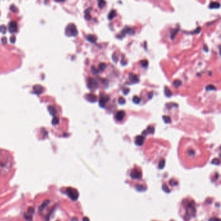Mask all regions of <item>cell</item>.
<instances>
[{
	"label": "cell",
	"mask_w": 221,
	"mask_h": 221,
	"mask_svg": "<svg viewBox=\"0 0 221 221\" xmlns=\"http://www.w3.org/2000/svg\"><path fill=\"white\" fill-rule=\"evenodd\" d=\"M178 30H179V28H177V29H175V30H173V31H172V33H171V35H170V37H171V39H172V40H174V39H175L177 34L178 33Z\"/></svg>",
	"instance_id": "25"
},
{
	"label": "cell",
	"mask_w": 221,
	"mask_h": 221,
	"mask_svg": "<svg viewBox=\"0 0 221 221\" xmlns=\"http://www.w3.org/2000/svg\"><path fill=\"white\" fill-rule=\"evenodd\" d=\"M33 91L36 94H40L43 91V88L40 85H35L33 87Z\"/></svg>",
	"instance_id": "13"
},
{
	"label": "cell",
	"mask_w": 221,
	"mask_h": 221,
	"mask_svg": "<svg viewBox=\"0 0 221 221\" xmlns=\"http://www.w3.org/2000/svg\"><path fill=\"white\" fill-rule=\"evenodd\" d=\"M105 5H106V2L104 1H103V0H101V1H99V3H98L99 7L100 8H103L105 6Z\"/></svg>",
	"instance_id": "30"
},
{
	"label": "cell",
	"mask_w": 221,
	"mask_h": 221,
	"mask_svg": "<svg viewBox=\"0 0 221 221\" xmlns=\"http://www.w3.org/2000/svg\"><path fill=\"white\" fill-rule=\"evenodd\" d=\"M126 34L133 35V34H134V30H133L132 29L129 28V27H126V28L124 29L123 30H121V32L117 36V37H118V38H123Z\"/></svg>",
	"instance_id": "5"
},
{
	"label": "cell",
	"mask_w": 221,
	"mask_h": 221,
	"mask_svg": "<svg viewBox=\"0 0 221 221\" xmlns=\"http://www.w3.org/2000/svg\"><path fill=\"white\" fill-rule=\"evenodd\" d=\"M173 85L175 86L176 88L180 87V86L182 85V81H181L180 80L178 79L175 80V81H173Z\"/></svg>",
	"instance_id": "22"
},
{
	"label": "cell",
	"mask_w": 221,
	"mask_h": 221,
	"mask_svg": "<svg viewBox=\"0 0 221 221\" xmlns=\"http://www.w3.org/2000/svg\"><path fill=\"white\" fill-rule=\"evenodd\" d=\"M164 93H165V96L167 97H171L172 95V91H171V90H170L169 88H168L167 87H165Z\"/></svg>",
	"instance_id": "18"
},
{
	"label": "cell",
	"mask_w": 221,
	"mask_h": 221,
	"mask_svg": "<svg viewBox=\"0 0 221 221\" xmlns=\"http://www.w3.org/2000/svg\"><path fill=\"white\" fill-rule=\"evenodd\" d=\"M129 91H130V89H128V88H124L123 89V92L125 95H127L128 93H129Z\"/></svg>",
	"instance_id": "38"
},
{
	"label": "cell",
	"mask_w": 221,
	"mask_h": 221,
	"mask_svg": "<svg viewBox=\"0 0 221 221\" xmlns=\"http://www.w3.org/2000/svg\"><path fill=\"white\" fill-rule=\"evenodd\" d=\"M212 163L215 165H219L220 163V160L218 158H215L212 160Z\"/></svg>",
	"instance_id": "35"
},
{
	"label": "cell",
	"mask_w": 221,
	"mask_h": 221,
	"mask_svg": "<svg viewBox=\"0 0 221 221\" xmlns=\"http://www.w3.org/2000/svg\"><path fill=\"white\" fill-rule=\"evenodd\" d=\"M34 213H35V208L33 207H29L27 211L24 213L25 219L27 221H32Z\"/></svg>",
	"instance_id": "4"
},
{
	"label": "cell",
	"mask_w": 221,
	"mask_h": 221,
	"mask_svg": "<svg viewBox=\"0 0 221 221\" xmlns=\"http://www.w3.org/2000/svg\"><path fill=\"white\" fill-rule=\"evenodd\" d=\"M8 30L10 33H15L18 30V24L16 22L12 21L8 23Z\"/></svg>",
	"instance_id": "7"
},
{
	"label": "cell",
	"mask_w": 221,
	"mask_h": 221,
	"mask_svg": "<svg viewBox=\"0 0 221 221\" xmlns=\"http://www.w3.org/2000/svg\"><path fill=\"white\" fill-rule=\"evenodd\" d=\"M206 90H208V91H213V90H215L216 88L213 85H208L207 86H206Z\"/></svg>",
	"instance_id": "31"
},
{
	"label": "cell",
	"mask_w": 221,
	"mask_h": 221,
	"mask_svg": "<svg viewBox=\"0 0 221 221\" xmlns=\"http://www.w3.org/2000/svg\"><path fill=\"white\" fill-rule=\"evenodd\" d=\"M165 162V160H163V159H162V160H161L160 162H159V165H158L159 169H162L163 168V167H164Z\"/></svg>",
	"instance_id": "29"
},
{
	"label": "cell",
	"mask_w": 221,
	"mask_h": 221,
	"mask_svg": "<svg viewBox=\"0 0 221 221\" xmlns=\"http://www.w3.org/2000/svg\"><path fill=\"white\" fill-rule=\"evenodd\" d=\"M200 30H201V28L200 27H197V29H196V30H194V32H193V33H194V34H195H195H198V33H199L200 32Z\"/></svg>",
	"instance_id": "39"
},
{
	"label": "cell",
	"mask_w": 221,
	"mask_h": 221,
	"mask_svg": "<svg viewBox=\"0 0 221 221\" xmlns=\"http://www.w3.org/2000/svg\"><path fill=\"white\" fill-rule=\"evenodd\" d=\"M0 30H1V31H2L3 33H5V30H6V27H5V25H2V26H1V27H0Z\"/></svg>",
	"instance_id": "40"
},
{
	"label": "cell",
	"mask_w": 221,
	"mask_h": 221,
	"mask_svg": "<svg viewBox=\"0 0 221 221\" xmlns=\"http://www.w3.org/2000/svg\"><path fill=\"white\" fill-rule=\"evenodd\" d=\"M91 72H92L93 74H94V75H97V74L99 73V71H98L97 69H96V67H94L93 66L91 67Z\"/></svg>",
	"instance_id": "33"
},
{
	"label": "cell",
	"mask_w": 221,
	"mask_h": 221,
	"mask_svg": "<svg viewBox=\"0 0 221 221\" xmlns=\"http://www.w3.org/2000/svg\"><path fill=\"white\" fill-rule=\"evenodd\" d=\"M128 79H129V81L133 84L137 83V82H138L139 81H140L138 76L132 73H129V75H128Z\"/></svg>",
	"instance_id": "9"
},
{
	"label": "cell",
	"mask_w": 221,
	"mask_h": 221,
	"mask_svg": "<svg viewBox=\"0 0 221 221\" xmlns=\"http://www.w3.org/2000/svg\"><path fill=\"white\" fill-rule=\"evenodd\" d=\"M66 193H67V196L72 200H77L78 198H79V192L77 189L74 188H71L69 187L66 189Z\"/></svg>",
	"instance_id": "2"
},
{
	"label": "cell",
	"mask_w": 221,
	"mask_h": 221,
	"mask_svg": "<svg viewBox=\"0 0 221 221\" xmlns=\"http://www.w3.org/2000/svg\"><path fill=\"white\" fill-rule=\"evenodd\" d=\"M48 108H49V111L51 115H55L57 113V110L55 109V108L53 106H49Z\"/></svg>",
	"instance_id": "21"
},
{
	"label": "cell",
	"mask_w": 221,
	"mask_h": 221,
	"mask_svg": "<svg viewBox=\"0 0 221 221\" xmlns=\"http://www.w3.org/2000/svg\"><path fill=\"white\" fill-rule=\"evenodd\" d=\"M91 7H89L88 9L85 10V18L86 20H89L90 19H91V16H90V12H91Z\"/></svg>",
	"instance_id": "19"
},
{
	"label": "cell",
	"mask_w": 221,
	"mask_h": 221,
	"mask_svg": "<svg viewBox=\"0 0 221 221\" xmlns=\"http://www.w3.org/2000/svg\"><path fill=\"white\" fill-rule=\"evenodd\" d=\"M66 34L69 37H75L78 34L77 29L75 24L70 23L66 29Z\"/></svg>",
	"instance_id": "1"
},
{
	"label": "cell",
	"mask_w": 221,
	"mask_h": 221,
	"mask_svg": "<svg viewBox=\"0 0 221 221\" xmlns=\"http://www.w3.org/2000/svg\"><path fill=\"white\" fill-rule=\"evenodd\" d=\"M88 87L89 89L91 90H95V89H97L98 86H99V83L97 81V80L91 78V77H89L88 79Z\"/></svg>",
	"instance_id": "3"
},
{
	"label": "cell",
	"mask_w": 221,
	"mask_h": 221,
	"mask_svg": "<svg viewBox=\"0 0 221 221\" xmlns=\"http://www.w3.org/2000/svg\"><path fill=\"white\" fill-rule=\"evenodd\" d=\"M15 40H16V38H15L14 36H12V37L10 38V42H12V43H14V42H15Z\"/></svg>",
	"instance_id": "44"
},
{
	"label": "cell",
	"mask_w": 221,
	"mask_h": 221,
	"mask_svg": "<svg viewBox=\"0 0 221 221\" xmlns=\"http://www.w3.org/2000/svg\"><path fill=\"white\" fill-rule=\"evenodd\" d=\"M221 6L220 3L218 1H212L209 3V8H219Z\"/></svg>",
	"instance_id": "16"
},
{
	"label": "cell",
	"mask_w": 221,
	"mask_h": 221,
	"mask_svg": "<svg viewBox=\"0 0 221 221\" xmlns=\"http://www.w3.org/2000/svg\"><path fill=\"white\" fill-rule=\"evenodd\" d=\"M152 96H153V92H152V91L150 92V93L148 94V98L149 99H152Z\"/></svg>",
	"instance_id": "43"
},
{
	"label": "cell",
	"mask_w": 221,
	"mask_h": 221,
	"mask_svg": "<svg viewBox=\"0 0 221 221\" xmlns=\"http://www.w3.org/2000/svg\"><path fill=\"white\" fill-rule=\"evenodd\" d=\"M154 128L152 126H149L148 128H147L146 130H145L144 132H143V135L146 136L147 134H154Z\"/></svg>",
	"instance_id": "15"
},
{
	"label": "cell",
	"mask_w": 221,
	"mask_h": 221,
	"mask_svg": "<svg viewBox=\"0 0 221 221\" xmlns=\"http://www.w3.org/2000/svg\"><path fill=\"white\" fill-rule=\"evenodd\" d=\"M116 16V11L115 10H112L110 13L108 14V18L109 20H112L113 18H114Z\"/></svg>",
	"instance_id": "20"
},
{
	"label": "cell",
	"mask_w": 221,
	"mask_h": 221,
	"mask_svg": "<svg viewBox=\"0 0 221 221\" xmlns=\"http://www.w3.org/2000/svg\"><path fill=\"white\" fill-rule=\"evenodd\" d=\"M130 177H131V178L132 179H135V180L140 179L142 177L141 172H140L138 169H133L132 170V172L130 173Z\"/></svg>",
	"instance_id": "6"
},
{
	"label": "cell",
	"mask_w": 221,
	"mask_h": 221,
	"mask_svg": "<svg viewBox=\"0 0 221 221\" xmlns=\"http://www.w3.org/2000/svg\"><path fill=\"white\" fill-rule=\"evenodd\" d=\"M49 203H50V201H49V200H46L42 202V204L40 205V206L39 207V212L42 211L43 210L49 205Z\"/></svg>",
	"instance_id": "14"
},
{
	"label": "cell",
	"mask_w": 221,
	"mask_h": 221,
	"mask_svg": "<svg viewBox=\"0 0 221 221\" xmlns=\"http://www.w3.org/2000/svg\"><path fill=\"white\" fill-rule=\"evenodd\" d=\"M106 68V64L105 63L102 62L101 64H99V69L100 71H103L104 70H105Z\"/></svg>",
	"instance_id": "24"
},
{
	"label": "cell",
	"mask_w": 221,
	"mask_h": 221,
	"mask_svg": "<svg viewBox=\"0 0 221 221\" xmlns=\"http://www.w3.org/2000/svg\"><path fill=\"white\" fill-rule=\"evenodd\" d=\"M132 101L135 104H140L141 102V99L138 96H134V97L132 98Z\"/></svg>",
	"instance_id": "26"
},
{
	"label": "cell",
	"mask_w": 221,
	"mask_h": 221,
	"mask_svg": "<svg viewBox=\"0 0 221 221\" xmlns=\"http://www.w3.org/2000/svg\"><path fill=\"white\" fill-rule=\"evenodd\" d=\"M83 221H89V220L88 217H84Z\"/></svg>",
	"instance_id": "46"
},
{
	"label": "cell",
	"mask_w": 221,
	"mask_h": 221,
	"mask_svg": "<svg viewBox=\"0 0 221 221\" xmlns=\"http://www.w3.org/2000/svg\"></svg>",
	"instance_id": "48"
},
{
	"label": "cell",
	"mask_w": 221,
	"mask_h": 221,
	"mask_svg": "<svg viewBox=\"0 0 221 221\" xmlns=\"http://www.w3.org/2000/svg\"><path fill=\"white\" fill-rule=\"evenodd\" d=\"M169 183H170V184L171 185H177L178 184V182L176 180H170V182H169Z\"/></svg>",
	"instance_id": "34"
},
{
	"label": "cell",
	"mask_w": 221,
	"mask_h": 221,
	"mask_svg": "<svg viewBox=\"0 0 221 221\" xmlns=\"http://www.w3.org/2000/svg\"><path fill=\"white\" fill-rule=\"evenodd\" d=\"M136 190L138 191H143L145 190V188L143 185H136Z\"/></svg>",
	"instance_id": "27"
},
{
	"label": "cell",
	"mask_w": 221,
	"mask_h": 221,
	"mask_svg": "<svg viewBox=\"0 0 221 221\" xmlns=\"http://www.w3.org/2000/svg\"><path fill=\"white\" fill-rule=\"evenodd\" d=\"M59 118H57V117H55V118H53V121H52V123H53V125H56V124H57L58 123H59Z\"/></svg>",
	"instance_id": "36"
},
{
	"label": "cell",
	"mask_w": 221,
	"mask_h": 221,
	"mask_svg": "<svg viewBox=\"0 0 221 221\" xmlns=\"http://www.w3.org/2000/svg\"><path fill=\"white\" fill-rule=\"evenodd\" d=\"M86 39L91 43H95L97 41V38L96 36L93 35H88L86 37Z\"/></svg>",
	"instance_id": "17"
},
{
	"label": "cell",
	"mask_w": 221,
	"mask_h": 221,
	"mask_svg": "<svg viewBox=\"0 0 221 221\" xmlns=\"http://www.w3.org/2000/svg\"><path fill=\"white\" fill-rule=\"evenodd\" d=\"M125 112L123 110H119V111H118L116 114V116H115V118H116V119L118 121H121L124 118H125Z\"/></svg>",
	"instance_id": "8"
},
{
	"label": "cell",
	"mask_w": 221,
	"mask_h": 221,
	"mask_svg": "<svg viewBox=\"0 0 221 221\" xmlns=\"http://www.w3.org/2000/svg\"><path fill=\"white\" fill-rule=\"evenodd\" d=\"M140 63H141V65L142 67H145V68L147 67L148 65V61L147 60H143L141 61V62Z\"/></svg>",
	"instance_id": "28"
},
{
	"label": "cell",
	"mask_w": 221,
	"mask_h": 221,
	"mask_svg": "<svg viewBox=\"0 0 221 221\" xmlns=\"http://www.w3.org/2000/svg\"><path fill=\"white\" fill-rule=\"evenodd\" d=\"M2 42H3V43H5V42H7V38H2Z\"/></svg>",
	"instance_id": "47"
},
{
	"label": "cell",
	"mask_w": 221,
	"mask_h": 221,
	"mask_svg": "<svg viewBox=\"0 0 221 221\" xmlns=\"http://www.w3.org/2000/svg\"><path fill=\"white\" fill-rule=\"evenodd\" d=\"M86 98L90 103H95L97 100V96L95 94H93V93H88V94H87L86 96Z\"/></svg>",
	"instance_id": "11"
},
{
	"label": "cell",
	"mask_w": 221,
	"mask_h": 221,
	"mask_svg": "<svg viewBox=\"0 0 221 221\" xmlns=\"http://www.w3.org/2000/svg\"><path fill=\"white\" fill-rule=\"evenodd\" d=\"M110 97L108 96H103V97H101V99H100L99 101V105L102 108H104L106 104V103L107 101H109Z\"/></svg>",
	"instance_id": "10"
},
{
	"label": "cell",
	"mask_w": 221,
	"mask_h": 221,
	"mask_svg": "<svg viewBox=\"0 0 221 221\" xmlns=\"http://www.w3.org/2000/svg\"><path fill=\"white\" fill-rule=\"evenodd\" d=\"M209 221H220V219L219 218H215V217H213V218H211L209 220Z\"/></svg>",
	"instance_id": "41"
},
{
	"label": "cell",
	"mask_w": 221,
	"mask_h": 221,
	"mask_svg": "<svg viewBox=\"0 0 221 221\" xmlns=\"http://www.w3.org/2000/svg\"><path fill=\"white\" fill-rule=\"evenodd\" d=\"M118 103L119 104H125L126 103V100L125 99V98L120 97L118 100Z\"/></svg>",
	"instance_id": "32"
},
{
	"label": "cell",
	"mask_w": 221,
	"mask_h": 221,
	"mask_svg": "<svg viewBox=\"0 0 221 221\" xmlns=\"http://www.w3.org/2000/svg\"><path fill=\"white\" fill-rule=\"evenodd\" d=\"M163 189L164 191H165L166 193H169V192H170V190L169 189L168 187L165 184H164L163 185Z\"/></svg>",
	"instance_id": "37"
},
{
	"label": "cell",
	"mask_w": 221,
	"mask_h": 221,
	"mask_svg": "<svg viewBox=\"0 0 221 221\" xmlns=\"http://www.w3.org/2000/svg\"><path fill=\"white\" fill-rule=\"evenodd\" d=\"M116 55V53H114V54H113V55H112V59L114 60V62H116V61H117V59H118Z\"/></svg>",
	"instance_id": "42"
},
{
	"label": "cell",
	"mask_w": 221,
	"mask_h": 221,
	"mask_svg": "<svg viewBox=\"0 0 221 221\" xmlns=\"http://www.w3.org/2000/svg\"><path fill=\"white\" fill-rule=\"evenodd\" d=\"M203 49H204V51H206V52H207V51H208V48H207V45H204Z\"/></svg>",
	"instance_id": "45"
},
{
	"label": "cell",
	"mask_w": 221,
	"mask_h": 221,
	"mask_svg": "<svg viewBox=\"0 0 221 221\" xmlns=\"http://www.w3.org/2000/svg\"><path fill=\"white\" fill-rule=\"evenodd\" d=\"M145 138L143 136H139L138 137H136V141H135V143L136 145L138 146H141L144 143Z\"/></svg>",
	"instance_id": "12"
},
{
	"label": "cell",
	"mask_w": 221,
	"mask_h": 221,
	"mask_svg": "<svg viewBox=\"0 0 221 221\" xmlns=\"http://www.w3.org/2000/svg\"><path fill=\"white\" fill-rule=\"evenodd\" d=\"M162 118L165 123H170V122H171V118H170V117H169V116H163L162 117Z\"/></svg>",
	"instance_id": "23"
}]
</instances>
